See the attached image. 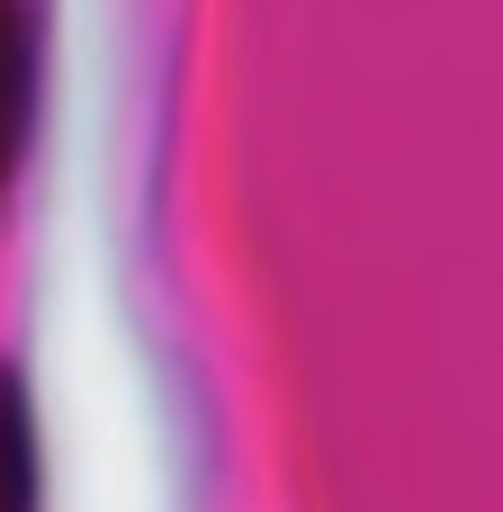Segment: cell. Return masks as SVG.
Listing matches in <instances>:
<instances>
[{
  "mask_svg": "<svg viewBox=\"0 0 503 512\" xmlns=\"http://www.w3.org/2000/svg\"><path fill=\"white\" fill-rule=\"evenodd\" d=\"M45 468H36V405L18 387V369L0 360V512H36Z\"/></svg>",
  "mask_w": 503,
  "mask_h": 512,
  "instance_id": "cell-2",
  "label": "cell"
},
{
  "mask_svg": "<svg viewBox=\"0 0 503 512\" xmlns=\"http://www.w3.org/2000/svg\"><path fill=\"white\" fill-rule=\"evenodd\" d=\"M27 126H36V9L0 0V189L27 162Z\"/></svg>",
  "mask_w": 503,
  "mask_h": 512,
  "instance_id": "cell-1",
  "label": "cell"
}]
</instances>
